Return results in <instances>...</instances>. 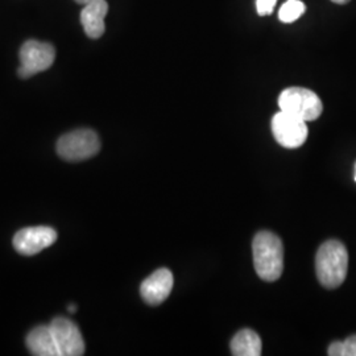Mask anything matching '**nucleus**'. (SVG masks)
Wrapping results in <instances>:
<instances>
[{"label": "nucleus", "instance_id": "f257e3e1", "mask_svg": "<svg viewBox=\"0 0 356 356\" xmlns=\"http://www.w3.org/2000/svg\"><path fill=\"white\" fill-rule=\"evenodd\" d=\"M254 266L261 280H279L284 270V245L280 238L270 231H260L252 242Z\"/></svg>", "mask_w": 356, "mask_h": 356}, {"label": "nucleus", "instance_id": "f03ea898", "mask_svg": "<svg viewBox=\"0 0 356 356\" xmlns=\"http://www.w3.org/2000/svg\"><path fill=\"white\" fill-rule=\"evenodd\" d=\"M348 270V252L338 241H327L319 247L316 256V272L319 282L335 289L343 284Z\"/></svg>", "mask_w": 356, "mask_h": 356}, {"label": "nucleus", "instance_id": "7ed1b4c3", "mask_svg": "<svg viewBox=\"0 0 356 356\" xmlns=\"http://www.w3.org/2000/svg\"><path fill=\"white\" fill-rule=\"evenodd\" d=\"M279 106L281 111L293 115L306 123L318 119L323 111V104L318 95L304 88L284 90L279 97Z\"/></svg>", "mask_w": 356, "mask_h": 356}, {"label": "nucleus", "instance_id": "20e7f679", "mask_svg": "<svg viewBox=\"0 0 356 356\" xmlns=\"http://www.w3.org/2000/svg\"><path fill=\"white\" fill-rule=\"evenodd\" d=\"M101 151V140L92 129H76L57 141V153L65 161H85Z\"/></svg>", "mask_w": 356, "mask_h": 356}, {"label": "nucleus", "instance_id": "39448f33", "mask_svg": "<svg viewBox=\"0 0 356 356\" xmlns=\"http://www.w3.org/2000/svg\"><path fill=\"white\" fill-rule=\"evenodd\" d=\"M56 58V51L51 44L40 42L36 40H29L24 42L20 49L19 76L29 78L51 67Z\"/></svg>", "mask_w": 356, "mask_h": 356}, {"label": "nucleus", "instance_id": "423d86ee", "mask_svg": "<svg viewBox=\"0 0 356 356\" xmlns=\"http://www.w3.org/2000/svg\"><path fill=\"white\" fill-rule=\"evenodd\" d=\"M272 134L281 147L296 149L305 144L309 129L304 120L280 111L272 119Z\"/></svg>", "mask_w": 356, "mask_h": 356}, {"label": "nucleus", "instance_id": "0eeeda50", "mask_svg": "<svg viewBox=\"0 0 356 356\" xmlns=\"http://www.w3.org/2000/svg\"><path fill=\"white\" fill-rule=\"evenodd\" d=\"M53 338L60 356H81L85 354V341L72 319L57 317L51 322Z\"/></svg>", "mask_w": 356, "mask_h": 356}, {"label": "nucleus", "instance_id": "6e6552de", "mask_svg": "<svg viewBox=\"0 0 356 356\" xmlns=\"http://www.w3.org/2000/svg\"><path fill=\"white\" fill-rule=\"evenodd\" d=\"M57 241L56 229L48 226H36L20 229L13 236V247L20 254L33 256L51 247Z\"/></svg>", "mask_w": 356, "mask_h": 356}, {"label": "nucleus", "instance_id": "1a4fd4ad", "mask_svg": "<svg viewBox=\"0 0 356 356\" xmlns=\"http://www.w3.org/2000/svg\"><path fill=\"white\" fill-rule=\"evenodd\" d=\"M173 275L169 269L160 268L143 281L140 294L145 304L157 306L163 304L173 289Z\"/></svg>", "mask_w": 356, "mask_h": 356}, {"label": "nucleus", "instance_id": "9d476101", "mask_svg": "<svg viewBox=\"0 0 356 356\" xmlns=\"http://www.w3.org/2000/svg\"><path fill=\"white\" fill-rule=\"evenodd\" d=\"M108 13V4L106 0H91L83 4L81 13V23L90 38H99L106 31L104 19Z\"/></svg>", "mask_w": 356, "mask_h": 356}, {"label": "nucleus", "instance_id": "9b49d317", "mask_svg": "<svg viewBox=\"0 0 356 356\" xmlns=\"http://www.w3.org/2000/svg\"><path fill=\"white\" fill-rule=\"evenodd\" d=\"M26 347L35 356H60L51 326H38L26 335Z\"/></svg>", "mask_w": 356, "mask_h": 356}, {"label": "nucleus", "instance_id": "f8f14e48", "mask_svg": "<svg viewBox=\"0 0 356 356\" xmlns=\"http://www.w3.org/2000/svg\"><path fill=\"white\" fill-rule=\"evenodd\" d=\"M231 354L235 356L261 355V339L250 329L241 330L231 341Z\"/></svg>", "mask_w": 356, "mask_h": 356}, {"label": "nucleus", "instance_id": "ddd939ff", "mask_svg": "<svg viewBox=\"0 0 356 356\" xmlns=\"http://www.w3.org/2000/svg\"><path fill=\"white\" fill-rule=\"evenodd\" d=\"M305 4L301 0H288L279 11V19L282 23H293L305 13Z\"/></svg>", "mask_w": 356, "mask_h": 356}, {"label": "nucleus", "instance_id": "4468645a", "mask_svg": "<svg viewBox=\"0 0 356 356\" xmlns=\"http://www.w3.org/2000/svg\"><path fill=\"white\" fill-rule=\"evenodd\" d=\"M327 354L330 356H356V335L348 337L344 342L331 343Z\"/></svg>", "mask_w": 356, "mask_h": 356}, {"label": "nucleus", "instance_id": "2eb2a0df", "mask_svg": "<svg viewBox=\"0 0 356 356\" xmlns=\"http://www.w3.org/2000/svg\"><path fill=\"white\" fill-rule=\"evenodd\" d=\"M277 0H256V10L260 16H268L273 13Z\"/></svg>", "mask_w": 356, "mask_h": 356}, {"label": "nucleus", "instance_id": "dca6fc26", "mask_svg": "<svg viewBox=\"0 0 356 356\" xmlns=\"http://www.w3.org/2000/svg\"><path fill=\"white\" fill-rule=\"evenodd\" d=\"M67 310H69V313H76V306L73 305V304H70V305H69V307H67Z\"/></svg>", "mask_w": 356, "mask_h": 356}, {"label": "nucleus", "instance_id": "f3484780", "mask_svg": "<svg viewBox=\"0 0 356 356\" xmlns=\"http://www.w3.org/2000/svg\"><path fill=\"white\" fill-rule=\"evenodd\" d=\"M332 3H337V4H347L350 0H331Z\"/></svg>", "mask_w": 356, "mask_h": 356}, {"label": "nucleus", "instance_id": "a211bd4d", "mask_svg": "<svg viewBox=\"0 0 356 356\" xmlns=\"http://www.w3.org/2000/svg\"><path fill=\"white\" fill-rule=\"evenodd\" d=\"M76 3H79V4H86V3H89V1H91V0H76Z\"/></svg>", "mask_w": 356, "mask_h": 356}, {"label": "nucleus", "instance_id": "6ab92c4d", "mask_svg": "<svg viewBox=\"0 0 356 356\" xmlns=\"http://www.w3.org/2000/svg\"><path fill=\"white\" fill-rule=\"evenodd\" d=\"M355 181H356V172H355Z\"/></svg>", "mask_w": 356, "mask_h": 356}]
</instances>
